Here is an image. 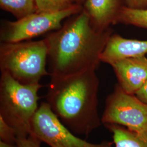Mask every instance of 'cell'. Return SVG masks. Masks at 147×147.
<instances>
[{
    "mask_svg": "<svg viewBox=\"0 0 147 147\" xmlns=\"http://www.w3.org/2000/svg\"><path fill=\"white\" fill-rule=\"evenodd\" d=\"M113 30L96 28L82 10L44 38L50 76L64 77L96 70Z\"/></svg>",
    "mask_w": 147,
    "mask_h": 147,
    "instance_id": "obj_1",
    "label": "cell"
},
{
    "mask_svg": "<svg viewBox=\"0 0 147 147\" xmlns=\"http://www.w3.org/2000/svg\"><path fill=\"white\" fill-rule=\"evenodd\" d=\"M99 87L94 70L64 77L50 76L47 102L71 131L88 136L102 124L98 110Z\"/></svg>",
    "mask_w": 147,
    "mask_h": 147,
    "instance_id": "obj_2",
    "label": "cell"
},
{
    "mask_svg": "<svg viewBox=\"0 0 147 147\" xmlns=\"http://www.w3.org/2000/svg\"><path fill=\"white\" fill-rule=\"evenodd\" d=\"M43 86L22 84L9 74L0 78V116L16 130L18 138L31 134L32 121L39 106L38 92Z\"/></svg>",
    "mask_w": 147,
    "mask_h": 147,
    "instance_id": "obj_3",
    "label": "cell"
},
{
    "mask_svg": "<svg viewBox=\"0 0 147 147\" xmlns=\"http://www.w3.org/2000/svg\"><path fill=\"white\" fill-rule=\"evenodd\" d=\"M47 47L41 40L1 42L0 69L22 84H39L50 75L47 70Z\"/></svg>",
    "mask_w": 147,
    "mask_h": 147,
    "instance_id": "obj_4",
    "label": "cell"
},
{
    "mask_svg": "<svg viewBox=\"0 0 147 147\" xmlns=\"http://www.w3.org/2000/svg\"><path fill=\"white\" fill-rule=\"evenodd\" d=\"M82 10V5L77 3L60 12H36L15 21L4 20L1 26V42L30 40L32 38L58 30L62 26L63 20L79 14Z\"/></svg>",
    "mask_w": 147,
    "mask_h": 147,
    "instance_id": "obj_5",
    "label": "cell"
},
{
    "mask_svg": "<svg viewBox=\"0 0 147 147\" xmlns=\"http://www.w3.org/2000/svg\"><path fill=\"white\" fill-rule=\"evenodd\" d=\"M101 121L104 125L115 124L133 131H147V104L117 84L106 99Z\"/></svg>",
    "mask_w": 147,
    "mask_h": 147,
    "instance_id": "obj_6",
    "label": "cell"
},
{
    "mask_svg": "<svg viewBox=\"0 0 147 147\" xmlns=\"http://www.w3.org/2000/svg\"><path fill=\"white\" fill-rule=\"evenodd\" d=\"M31 134L50 147H112L113 142H87L71 131L53 112L47 102L39 105L31 123Z\"/></svg>",
    "mask_w": 147,
    "mask_h": 147,
    "instance_id": "obj_7",
    "label": "cell"
},
{
    "mask_svg": "<svg viewBox=\"0 0 147 147\" xmlns=\"http://www.w3.org/2000/svg\"><path fill=\"white\" fill-rule=\"evenodd\" d=\"M111 65L118 84L129 94H136L147 81V58L145 56L125 58Z\"/></svg>",
    "mask_w": 147,
    "mask_h": 147,
    "instance_id": "obj_8",
    "label": "cell"
},
{
    "mask_svg": "<svg viewBox=\"0 0 147 147\" xmlns=\"http://www.w3.org/2000/svg\"><path fill=\"white\" fill-rule=\"evenodd\" d=\"M147 53V40L127 39L113 33L100 56V61L111 65L121 59L143 56Z\"/></svg>",
    "mask_w": 147,
    "mask_h": 147,
    "instance_id": "obj_9",
    "label": "cell"
},
{
    "mask_svg": "<svg viewBox=\"0 0 147 147\" xmlns=\"http://www.w3.org/2000/svg\"><path fill=\"white\" fill-rule=\"evenodd\" d=\"M125 5V0H86L82 7L95 26L105 30L117 24L121 10Z\"/></svg>",
    "mask_w": 147,
    "mask_h": 147,
    "instance_id": "obj_10",
    "label": "cell"
},
{
    "mask_svg": "<svg viewBox=\"0 0 147 147\" xmlns=\"http://www.w3.org/2000/svg\"><path fill=\"white\" fill-rule=\"evenodd\" d=\"M104 125L112 134L115 147H147V131H133L115 124Z\"/></svg>",
    "mask_w": 147,
    "mask_h": 147,
    "instance_id": "obj_11",
    "label": "cell"
},
{
    "mask_svg": "<svg viewBox=\"0 0 147 147\" xmlns=\"http://www.w3.org/2000/svg\"><path fill=\"white\" fill-rule=\"evenodd\" d=\"M0 7L17 20L37 12L36 0H0Z\"/></svg>",
    "mask_w": 147,
    "mask_h": 147,
    "instance_id": "obj_12",
    "label": "cell"
},
{
    "mask_svg": "<svg viewBox=\"0 0 147 147\" xmlns=\"http://www.w3.org/2000/svg\"><path fill=\"white\" fill-rule=\"evenodd\" d=\"M118 23L147 29V9H133L125 5L121 10L118 18Z\"/></svg>",
    "mask_w": 147,
    "mask_h": 147,
    "instance_id": "obj_13",
    "label": "cell"
},
{
    "mask_svg": "<svg viewBox=\"0 0 147 147\" xmlns=\"http://www.w3.org/2000/svg\"><path fill=\"white\" fill-rule=\"evenodd\" d=\"M37 12L57 13L76 5V0H36ZM79 4V3H78Z\"/></svg>",
    "mask_w": 147,
    "mask_h": 147,
    "instance_id": "obj_14",
    "label": "cell"
},
{
    "mask_svg": "<svg viewBox=\"0 0 147 147\" xmlns=\"http://www.w3.org/2000/svg\"><path fill=\"white\" fill-rule=\"evenodd\" d=\"M0 140L3 142L16 144L18 136L15 129L0 116Z\"/></svg>",
    "mask_w": 147,
    "mask_h": 147,
    "instance_id": "obj_15",
    "label": "cell"
},
{
    "mask_svg": "<svg viewBox=\"0 0 147 147\" xmlns=\"http://www.w3.org/2000/svg\"><path fill=\"white\" fill-rule=\"evenodd\" d=\"M42 141L33 134L28 136L18 138L17 147H42Z\"/></svg>",
    "mask_w": 147,
    "mask_h": 147,
    "instance_id": "obj_16",
    "label": "cell"
},
{
    "mask_svg": "<svg viewBox=\"0 0 147 147\" xmlns=\"http://www.w3.org/2000/svg\"><path fill=\"white\" fill-rule=\"evenodd\" d=\"M126 6L133 9H147V0H125Z\"/></svg>",
    "mask_w": 147,
    "mask_h": 147,
    "instance_id": "obj_17",
    "label": "cell"
},
{
    "mask_svg": "<svg viewBox=\"0 0 147 147\" xmlns=\"http://www.w3.org/2000/svg\"><path fill=\"white\" fill-rule=\"evenodd\" d=\"M135 95L140 100L147 104V81L137 92Z\"/></svg>",
    "mask_w": 147,
    "mask_h": 147,
    "instance_id": "obj_18",
    "label": "cell"
},
{
    "mask_svg": "<svg viewBox=\"0 0 147 147\" xmlns=\"http://www.w3.org/2000/svg\"><path fill=\"white\" fill-rule=\"evenodd\" d=\"M0 147H17L16 144H11L9 143L0 141Z\"/></svg>",
    "mask_w": 147,
    "mask_h": 147,
    "instance_id": "obj_19",
    "label": "cell"
},
{
    "mask_svg": "<svg viewBox=\"0 0 147 147\" xmlns=\"http://www.w3.org/2000/svg\"><path fill=\"white\" fill-rule=\"evenodd\" d=\"M85 1H86V0H76V2H77L78 3H79L80 5H83V4L84 3Z\"/></svg>",
    "mask_w": 147,
    "mask_h": 147,
    "instance_id": "obj_20",
    "label": "cell"
}]
</instances>
